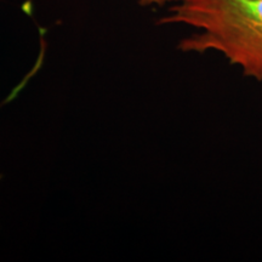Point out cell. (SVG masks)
I'll return each instance as SVG.
<instances>
[{
    "instance_id": "6da1fadb",
    "label": "cell",
    "mask_w": 262,
    "mask_h": 262,
    "mask_svg": "<svg viewBox=\"0 0 262 262\" xmlns=\"http://www.w3.org/2000/svg\"><path fill=\"white\" fill-rule=\"evenodd\" d=\"M158 25L195 28L180 40L179 50L216 51L245 77L262 83V0H185L173 4Z\"/></svg>"
},
{
    "instance_id": "7a4b0ae2",
    "label": "cell",
    "mask_w": 262,
    "mask_h": 262,
    "mask_svg": "<svg viewBox=\"0 0 262 262\" xmlns=\"http://www.w3.org/2000/svg\"><path fill=\"white\" fill-rule=\"evenodd\" d=\"M185 2V0H139V3L142 6H149V5H165L169 4V3H172V4H178V3Z\"/></svg>"
}]
</instances>
